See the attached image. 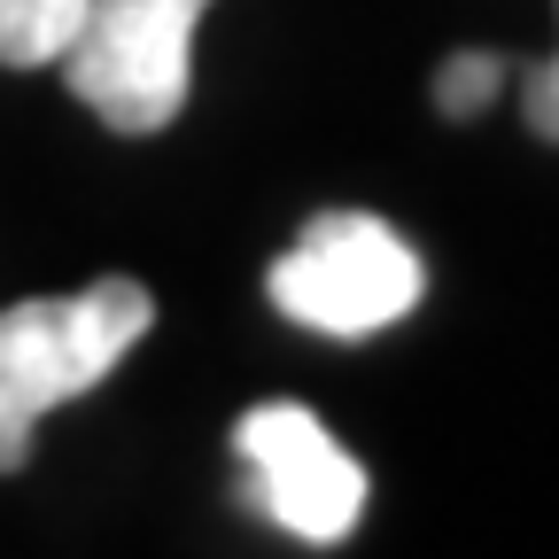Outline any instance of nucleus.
Here are the masks:
<instances>
[{
  "label": "nucleus",
  "instance_id": "f257e3e1",
  "mask_svg": "<svg viewBox=\"0 0 559 559\" xmlns=\"http://www.w3.org/2000/svg\"><path fill=\"white\" fill-rule=\"evenodd\" d=\"M148 326H156V296L124 272L86 280L79 296H32L0 311V474H16L32 459L39 419L102 389Z\"/></svg>",
  "mask_w": 559,
  "mask_h": 559
},
{
  "label": "nucleus",
  "instance_id": "f03ea898",
  "mask_svg": "<svg viewBox=\"0 0 559 559\" xmlns=\"http://www.w3.org/2000/svg\"><path fill=\"white\" fill-rule=\"evenodd\" d=\"M419 288H428L419 249L373 210H319L296 234V249L264 272L272 311L326 342H358V334L396 326L419 304Z\"/></svg>",
  "mask_w": 559,
  "mask_h": 559
},
{
  "label": "nucleus",
  "instance_id": "7ed1b4c3",
  "mask_svg": "<svg viewBox=\"0 0 559 559\" xmlns=\"http://www.w3.org/2000/svg\"><path fill=\"white\" fill-rule=\"evenodd\" d=\"M202 9L210 0H94L79 39L62 47V86L124 140L164 132L194 86Z\"/></svg>",
  "mask_w": 559,
  "mask_h": 559
},
{
  "label": "nucleus",
  "instance_id": "20e7f679",
  "mask_svg": "<svg viewBox=\"0 0 559 559\" xmlns=\"http://www.w3.org/2000/svg\"><path fill=\"white\" fill-rule=\"evenodd\" d=\"M234 451L249 466V506H264L304 544H342L366 513V466L349 459L304 404H257L241 412Z\"/></svg>",
  "mask_w": 559,
  "mask_h": 559
},
{
  "label": "nucleus",
  "instance_id": "39448f33",
  "mask_svg": "<svg viewBox=\"0 0 559 559\" xmlns=\"http://www.w3.org/2000/svg\"><path fill=\"white\" fill-rule=\"evenodd\" d=\"M94 0H0V70H47L79 39Z\"/></svg>",
  "mask_w": 559,
  "mask_h": 559
},
{
  "label": "nucleus",
  "instance_id": "423d86ee",
  "mask_svg": "<svg viewBox=\"0 0 559 559\" xmlns=\"http://www.w3.org/2000/svg\"><path fill=\"white\" fill-rule=\"evenodd\" d=\"M498 94H506V62L481 55V47H466V55H451V62L436 70V109H443V117H481Z\"/></svg>",
  "mask_w": 559,
  "mask_h": 559
},
{
  "label": "nucleus",
  "instance_id": "0eeeda50",
  "mask_svg": "<svg viewBox=\"0 0 559 559\" xmlns=\"http://www.w3.org/2000/svg\"><path fill=\"white\" fill-rule=\"evenodd\" d=\"M513 86H521V117H528V132L559 148V55L521 62V70H513Z\"/></svg>",
  "mask_w": 559,
  "mask_h": 559
}]
</instances>
